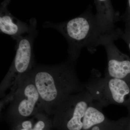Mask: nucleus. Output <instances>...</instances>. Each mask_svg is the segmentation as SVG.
Segmentation results:
<instances>
[{
    "instance_id": "f257e3e1",
    "label": "nucleus",
    "mask_w": 130,
    "mask_h": 130,
    "mask_svg": "<svg viewBox=\"0 0 130 130\" xmlns=\"http://www.w3.org/2000/svg\"><path fill=\"white\" fill-rule=\"evenodd\" d=\"M76 61L69 60L54 66H34L30 74L41 98L43 111L53 115L67 97L85 90L75 69Z\"/></svg>"
},
{
    "instance_id": "f03ea898",
    "label": "nucleus",
    "mask_w": 130,
    "mask_h": 130,
    "mask_svg": "<svg viewBox=\"0 0 130 130\" xmlns=\"http://www.w3.org/2000/svg\"><path fill=\"white\" fill-rule=\"evenodd\" d=\"M91 7L68 21L58 23L47 22L43 25L44 28L55 29L64 37L68 43L69 60L76 61L81 50L85 47L91 53H94L103 40Z\"/></svg>"
},
{
    "instance_id": "7ed1b4c3",
    "label": "nucleus",
    "mask_w": 130,
    "mask_h": 130,
    "mask_svg": "<svg viewBox=\"0 0 130 130\" xmlns=\"http://www.w3.org/2000/svg\"><path fill=\"white\" fill-rule=\"evenodd\" d=\"M29 72L12 86L10 93L2 103V106L8 105L5 118L12 126L44 112L40 95Z\"/></svg>"
},
{
    "instance_id": "20e7f679",
    "label": "nucleus",
    "mask_w": 130,
    "mask_h": 130,
    "mask_svg": "<svg viewBox=\"0 0 130 130\" xmlns=\"http://www.w3.org/2000/svg\"><path fill=\"white\" fill-rule=\"evenodd\" d=\"M84 86L93 102L101 108L116 105L130 109V82L106 75L103 77L99 71L93 69Z\"/></svg>"
},
{
    "instance_id": "39448f33",
    "label": "nucleus",
    "mask_w": 130,
    "mask_h": 130,
    "mask_svg": "<svg viewBox=\"0 0 130 130\" xmlns=\"http://www.w3.org/2000/svg\"><path fill=\"white\" fill-rule=\"evenodd\" d=\"M93 99L88 90L68 96L56 108L54 127L58 130H82L87 108Z\"/></svg>"
},
{
    "instance_id": "423d86ee",
    "label": "nucleus",
    "mask_w": 130,
    "mask_h": 130,
    "mask_svg": "<svg viewBox=\"0 0 130 130\" xmlns=\"http://www.w3.org/2000/svg\"><path fill=\"white\" fill-rule=\"evenodd\" d=\"M37 34V30L26 36L14 39L17 42L16 55L11 67L1 85V93L11 88L20 79L28 73L34 67L33 42Z\"/></svg>"
},
{
    "instance_id": "0eeeda50",
    "label": "nucleus",
    "mask_w": 130,
    "mask_h": 130,
    "mask_svg": "<svg viewBox=\"0 0 130 130\" xmlns=\"http://www.w3.org/2000/svg\"><path fill=\"white\" fill-rule=\"evenodd\" d=\"M96 13L95 15L99 30L104 39H120L123 30L116 28L115 24L121 20L120 16L114 9L109 0H95L94 2Z\"/></svg>"
},
{
    "instance_id": "6e6552de",
    "label": "nucleus",
    "mask_w": 130,
    "mask_h": 130,
    "mask_svg": "<svg viewBox=\"0 0 130 130\" xmlns=\"http://www.w3.org/2000/svg\"><path fill=\"white\" fill-rule=\"evenodd\" d=\"M111 38H105L101 43L104 47L107 58L105 75L130 82V58L116 46Z\"/></svg>"
},
{
    "instance_id": "1a4fd4ad",
    "label": "nucleus",
    "mask_w": 130,
    "mask_h": 130,
    "mask_svg": "<svg viewBox=\"0 0 130 130\" xmlns=\"http://www.w3.org/2000/svg\"><path fill=\"white\" fill-rule=\"evenodd\" d=\"M10 2V1H5L1 4V32L11 36L14 40L24 34H29L37 30L36 19H31L29 23L28 24L16 18L9 11L7 7Z\"/></svg>"
},
{
    "instance_id": "9d476101",
    "label": "nucleus",
    "mask_w": 130,
    "mask_h": 130,
    "mask_svg": "<svg viewBox=\"0 0 130 130\" xmlns=\"http://www.w3.org/2000/svg\"><path fill=\"white\" fill-rule=\"evenodd\" d=\"M102 109L93 101L91 103L85 112L82 130H123L125 118L117 121L110 120Z\"/></svg>"
},
{
    "instance_id": "9b49d317",
    "label": "nucleus",
    "mask_w": 130,
    "mask_h": 130,
    "mask_svg": "<svg viewBox=\"0 0 130 130\" xmlns=\"http://www.w3.org/2000/svg\"><path fill=\"white\" fill-rule=\"evenodd\" d=\"M53 128L49 115L42 112L12 126V130H52Z\"/></svg>"
},
{
    "instance_id": "f8f14e48",
    "label": "nucleus",
    "mask_w": 130,
    "mask_h": 130,
    "mask_svg": "<svg viewBox=\"0 0 130 130\" xmlns=\"http://www.w3.org/2000/svg\"><path fill=\"white\" fill-rule=\"evenodd\" d=\"M120 20L125 24V28H130V0L127 1V6L125 12L121 16Z\"/></svg>"
},
{
    "instance_id": "ddd939ff",
    "label": "nucleus",
    "mask_w": 130,
    "mask_h": 130,
    "mask_svg": "<svg viewBox=\"0 0 130 130\" xmlns=\"http://www.w3.org/2000/svg\"><path fill=\"white\" fill-rule=\"evenodd\" d=\"M120 39H122L128 45L130 51V28H125L121 34Z\"/></svg>"
},
{
    "instance_id": "4468645a",
    "label": "nucleus",
    "mask_w": 130,
    "mask_h": 130,
    "mask_svg": "<svg viewBox=\"0 0 130 130\" xmlns=\"http://www.w3.org/2000/svg\"><path fill=\"white\" fill-rule=\"evenodd\" d=\"M129 114L126 117L125 123L123 130H130V109H129Z\"/></svg>"
}]
</instances>
